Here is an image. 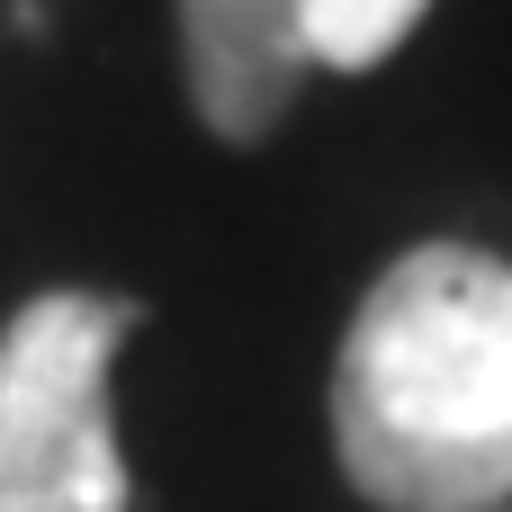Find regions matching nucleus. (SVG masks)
<instances>
[{"mask_svg":"<svg viewBox=\"0 0 512 512\" xmlns=\"http://www.w3.org/2000/svg\"><path fill=\"white\" fill-rule=\"evenodd\" d=\"M333 450L378 512L512 504V261L414 243L333 360Z\"/></svg>","mask_w":512,"mask_h":512,"instance_id":"nucleus-1","label":"nucleus"},{"mask_svg":"<svg viewBox=\"0 0 512 512\" xmlns=\"http://www.w3.org/2000/svg\"><path fill=\"white\" fill-rule=\"evenodd\" d=\"M180 72L189 108L225 144H261L297 108V81L315 72L297 0H180Z\"/></svg>","mask_w":512,"mask_h":512,"instance_id":"nucleus-3","label":"nucleus"},{"mask_svg":"<svg viewBox=\"0 0 512 512\" xmlns=\"http://www.w3.org/2000/svg\"><path fill=\"white\" fill-rule=\"evenodd\" d=\"M432 0H297V27H306V54L333 63V72H369L387 63L414 27H423Z\"/></svg>","mask_w":512,"mask_h":512,"instance_id":"nucleus-4","label":"nucleus"},{"mask_svg":"<svg viewBox=\"0 0 512 512\" xmlns=\"http://www.w3.org/2000/svg\"><path fill=\"white\" fill-rule=\"evenodd\" d=\"M144 324L135 297L45 288L0 333V512H135L108 369Z\"/></svg>","mask_w":512,"mask_h":512,"instance_id":"nucleus-2","label":"nucleus"},{"mask_svg":"<svg viewBox=\"0 0 512 512\" xmlns=\"http://www.w3.org/2000/svg\"><path fill=\"white\" fill-rule=\"evenodd\" d=\"M504 512H512V504H504Z\"/></svg>","mask_w":512,"mask_h":512,"instance_id":"nucleus-5","label":"nucleus"}]
</instances>
